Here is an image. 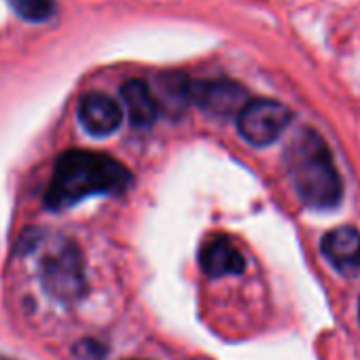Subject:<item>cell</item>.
<instances>
[{"mask_svg": "<svg viewBox=\"0 0 360 360\" xmlns=\"http://www.w3.org/2000/svg\"><path fill=\"white\" fill-rule=\"evenodd\" d=\"M189 102L212 117L225 119L231 115L238 117L250 100L246 89L236 81L206 79V81H189Z\"/></svg>", "mask_w": 360, "mask_h": 360, "instance_id": "cell-4", "label": "cell"}, {"mask_svg": "<svg viewBox=\"0 0 360 360\" xmlns=\"http://www.w3.org/2000/svg\"><path fill=\"white\" fill-rule=\"evenodd\" d=\"M43 280L58 299H79L85 292L83 259L79 250L75 246H64L60 252L51 255L43 265Z\"/></svg>", "mask_w": 360, "mask_h": 360, "instance_id": "cell-5", "label": "cell"}, {"mask_svg": "<svg viewBox=\"0 0 360 360\" xmlns=\"http://www.w3.org/2000/svg\"><path fill=\"white\" fill-rule=\"evenodd\" d=\"M121 98L127 108L129 121L138 129L150 127L159 117V100L150 91V87L140 79H129L121 87Z\"/></svg>", "mask_w": 360, "mask_h": 360, "instance_id": "cell-9", "label": "cell"}, {"mask_svg": "<svg viewBox=\"0 0 360 360\" xmlns=\"http://www.w3.org/2000/svg\"><path fill=\"white\" fill-rule=\"evenodd\" d=\"M13 11L32 24L47 22L56 13V0H9Z\"/></svg>", "mask_w": 360, "mask_h": 360, "instance_id": "cell-11", "label": "cell"}, {"mask_svg": "<svg viewBox=\"0 0 360 360\" xmlns=\"http://www.w3.org/2000/svg\"><path fill=\"white\" fill-rule=\"evenodd\" d=\"M292 112L276 100H250L238 115V131L252 146H267L276 142L288 127Z\"/></svg>", "mask_w": 360, "mask_h": 360, "instance_id": "cell-3", "label": "cell"}, {"mask_svg": "<svg viewBox=\"0 0 360 360\" xmlns=\"http://www.w3.org/2000/svg\"><path fill=\"white\" fill-rule=\"evenodd\" d=\"M358 322H360V299H358Z\"/></svg>", "mask_w": 360, "mask_h": 360, "instance_id": "cell-13", "label": "cell"}, {"mask_svg": "<svg viewBox=\"0 0 360 360\" xmlns=\"http://www.w3.org/2000/svg\"><path fill=\"white\" fill-rule=\"evenodd\" d=\"M129 185L131 172L115 157L94 150H68L53 167L45 204L49 210H64L91 195L123 193Z\"/></svg>", "mask_w": 360, "mask_h": 360, "instance_id": "cell-1", "label": "cell"}, {"mask_svg": "<svg viewBox=\"0 0 360 360\" xmlns=\"http://www.w3.org/2000/svg\"><path fill=\"white\" fill-rule=\"evenodd\" d=\"M189 81L185 75H178V72H172V75H163L159 79V91L163 96V106L169 110H180L185 108L189 102Z\"/></svg>", "mask_w": 360, "mask_h": 360, "instance_id": "cell-10", "label": "cell"}, {"mask_svg": "<svg viewBox=\"0 0 360 360\" xmlns=\"http://www.w3.org/2000/svg\"><path fill=\"white\" fill-rule=\"evenodd\" d=\"M200 267L208 278H227L240 276L246 261L229 238H212L200 250Z\"/></svg>", "mask_w": 360, "mask_h": 360, "instance_id": "cell-8", "label": "cell"}, {"mask_svg": "<svg viewBox=\"0 0 360 360\" xmlns=\"http://www.w3.org/2000/svg\"><path fill=\"white\" fill-rule=\"evenodd\" d=\"M322 255L343 276H354L360 269V231L352 225L335 227L322 238Z\"/></svg>", "mask_w": 360, "mask_h": 360, "instance_id": "cell-7", "label": "cell"}, {"mask_svg": "<svg viewBox=\"0 0 360 360\" xmlns=\"http://www.w3.org/2000/svg\"><path fill=\"white\" fill-rule=\"evenodd\" d=\"M79 121L87 134L104 138L119 129L123 121V110L110 96L102 91H91L79 100Z\"/></svg>", "mask_w": 360, "mask_h": 360, "instance_id": "cell-6", "label": "cell"}, {"mask_svg": "<svg viewBox=\"0 0 360 360\" xmlns=\"http://www.w3.org/2000/svg\"><path fill=\"white\" fill-rule=\"evenodd\" d=\"M77 354H81L85 360L89 358V360H100L104 354H106V349L98 343V341H94V339H85L79 347H77Z\"/></svg>", "mask_w": 360, "mask_h": 360, "instance_id": "cell-12", "label": "cell"}, {"mask_svg": "<svg viewBox=\"0 0 360 360\" xmlns=\"http://www.w3.org/2000/svg\"><path fill=\"white\" fill-rule=\"evenodd\" d=\"M286 165L303 206L314 210H333L339 206L343 183L333 153L318 131L303 127L292 136L286 148Z\"/></svg>", "mask_w": 360, "mask_h": 360, "instance_id": "cell-2", "label": "cell"}]
</instances>
